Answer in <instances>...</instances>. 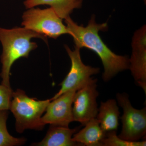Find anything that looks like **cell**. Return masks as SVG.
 I'll use <instances>...</instances> for the list:
<instances>
[{
	"label": "cell",
	"instance_id": "277c9868",
	"mask_svg": "<svg viewBox=\"0 0 146 146\" xmlns=\"http://www.w3.org/2000/svg\"><path fill=\"white\" fill-rule=\"evenodd\" d=\"M62 20L51 7L45 9L33 7L23 14L22 26L46 37L56 39L63 35H69Z\"/></svg>",
	"mask_w": 146,
	"mask_h": 146
},
{
	"label": "cell",
	"instance_id": "4fadbf2b",
	"mask_svg": "<svg viewBox=\"0 0 146 146\" xmlns=\"http://www.w3.org/2000/svg\"><path fill=\"white\" fill-rule=\"evenodd\" d=\"M24 5L28 9L39 5H49L61 19L65 20L74 9L81 7L82 0H26Z\"/></svg>",
	"mask_w": 146,
	"mask_h": 146
},
{
	"label": "cell",
	"instance_id": "9a60e30c",
	"mask_svg": "<svg viewBox=\"0 0 146 146\" xmlns=\"http://www.w3.org/2000/svg\"><path fill=\"white\" fill-rule=\"evenodd\" d=\"M146 141L131 142L121 139L117 135L116 131H108L102 141V146H145Z\"/></svg>",
	"mask_w": 146,
	"mask_h": 146
},
{
	"label": "cell",
	"instance_id": "8992f818",
	"mask_svg": "<svg viewBox=\"0 0 146 146\" xmlns=\"http://www.w3.org/2000/svg\"><path fill=\"white\" fill-rule=\"evenodd\" d=\"M66 52L70 59L71 66L69 73L60 84L61 88L51 100L68 91H77L86 85L92 80V76L100 72L99 68L85 65L82 60L80 48L75 47L72 50L67 45H65Z\"/></svg>",
	"mask_w": 146,
	"mask_h": 146
},
{
	"label": "cell",
	"instance_id": "2e32d148",
	"mask_svg": "<svg viewBox=\"0 0 146 146\" xmlns=\"http://www.w3.org/2000/svg\"><path fill=\"white\" fill-rule=\"evenodd\" d=\"M13 92L11 88L0 85V111L9 110Z\"/></svg>",
	"mask_w": 146,
	"mask_h": 146
},
{
	"label": "cell",
	"instance_id": "6da1fadb",
	"mask_svg": "<svg viewBox=\"0 0 146 146\" xmlns=\"http://www.w3.org/2000/svg\"><path fill=\"white\" fill-rule=\"evenodd\" d=\"M65 22L75 46L80 49H89L99 56L104 68L102 75L104 81L107 82L118 73L129 69V58L113 52L99 35L100 31H105L108 29L106 23H98L94 15L91 17L86 27L79 25L70 16L65 18Z\"/></svg>",
	"mask_w": 146,
	"mask_h": 146
},
{
	"label": "cell",
	"instance_id": "3957f363",
	"mask_svg": "<svg viewBox=\"0 0 146 146\" xmlns=\"http://www.w3.org/2000/svg\"><path fill=\"white\" fill-rule=\"evenodd\" d=\"M51 101L37 100L29 98L21 89L13 91L9 110L16 119V131L22 133L26 129H44L45 125L41 118Z\"/></svg>",
	"mask_w": 146,
	"mask_h": 146
},
{
	"label": "cell",
	"instance_id": "7a4b0ae2",
	"mask_svg": "<svg viewBox=\"0 0 146 146\" xmlns=\"http://www.w3.org/2000/svg\"><path fill=\"white\" fill-rule=\"evenodd\" d=\"M34 38H40L46 42L47 40L46 36L24 27L11 29L0 27V42L3 48L0 74L1 84L11 88L10 74L11 67L16 60L21 58H27L30 53L37 48L36 43L31 41Z\"/></svg>",
	"mask_w": 146,
	"mask_h": 146
},
{
	"label": "cell",
	"instance_id": "8fae6325",
	"mask_svg": "<svg viewBox=\"0 0 146 146\" xmlns=\"http://www.w3.org/2000/svg\"><path fill=\"white\" fill-rule=\"evenodd\" d=\"M84 126L73 135V141L82 146H102L106 132L102 129L96 118L90 120Z\"/></svg>",
	"mask_w": 146,
	"mask_h": 146
},
{
	"label": "cell",
	"instance_id": "5b68a950",
	"mask_svg": "<svg viewBox=\"0 0 146 146\" xmlns=\"http://www.w3.org/2000/svg\"><path fill=\"white\" fill-rule=\"evenodd\" d=\"M116 98L123 110L122 129L118 136L125 141L136 142L146 136V108L138 110L131 105L126 93H118Z\"/></svg>",
	"mask_w": 146,
	"mask_h": 146
},
{
	"label": "cell",
	"instance_id": "30bf717a",
	"mask_svg": "<svg viewBox=\"0 0 146 146\" xmlns=\"http://www.w3.org/2000/svg\"><path fill=\"white\" fill-rule=\"evenodd\" d=\"M129 58L131 75L136 85L146 93V46H133Z\"/></svg>",
	"mask_w": 146,
	"mask_h": 146
},
{
	"label": "cell",
	"instance_id": "5bb4252c",
	"mask_svg": "<svg viewBox=\"0 0 146 146\" xmlns=\"http://www.w3.org/2000/svg\"><path fill=\"white\" fill-rule=\"evenodd\" d=\"M8 110L0 111V146H20L24 145L26 140L25 138L13 137L9 133L7 127Z\"/></svg>",
	"mask_w": 146,
	"mask_h": 146
},
{
	"label": "cell",
	"instance_id": "7c38bea8",
	"mask_svg": "<svg viewBox=\"0 0 146 146\" xmlns=\"http://www.w3.org/2000/svg\"><path fill=\"white\" fill-rule=\"evenodd\" d=\"M120 112L117 102L114 99L101 102L96 119L105 132L117 131Z\"/></svg>",
	"mask_w": 146,
	"mask_h": 146
},
{
	"label": "cell",
	"instance_id": "9c48e42d",
	"mask_svg": "<svg viewBox=\"0 0 146 146\" xmlns=\"http://www.w3.org/2000/svg\"><path fill=\"white\" fill-rule=\"evenodd\" d=\"M80 127L74 129L69 127L50 125L44 139L41 142L33 144L37 146H82L72 140L74 133L80 129Z\"/></svg>",
	"mask_w": 146,
	"mask_h": 146
},
{
	"label": "cell",
	"instance_id": "ba28073f",
	"mask_svg": "<svg viewBox=\"0 0 146 146\" xmlns=\"http://www.w3.org/2000/svg\"><path fill=\"white\" fill-rule=\"evenodd\" d=\"M76 91L65 92L55 99L51 101L47 106L46 113L41 118L45 125H50L69 127L74 121L72 106Z\"/></svg>",
	"mask_w": 146,
	"mask_h": 146
},
{
	"label": "cell",
	"instance_id": "e0dca14e",
	"mask_svg": "<svg viewBox=\"0 0 146 146\" xmlns=\"http://www.w3.org/2000/svg\"><path fill=\"white\" fill-rule=\"evenodd\" d=\"M146 0H144V1H145V2H146Z\"/></svg>",
	"mask_w": 146,
	"mask_h": 146
},
{
	"label": "cell",
	"instance_id": "52a82bcc",
	"mask_svg": "<svg viewBox=\"0 0 146 146\" xmlns=\"http://www.w3.org/2000/svg\"><path fill=\"white\" fill-rule=\"evenodd\" d=\"M97 79L93 78L85 86L76 91L72 106L74 121L84 126L90 120L96 118L98 111L97 98Z\"/></svg>",
	"mask_w": 146,
	"mask_h": 146
}]
</instances>
